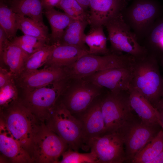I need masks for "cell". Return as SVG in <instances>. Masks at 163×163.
<instances>
[{
	"mask_svg": "<svg viewBox=\"0 0 163 163\" xmlns=\"http://www.w3.org/2000/svg\"><path fill=\"white\" fill-rule=\"evenodd\" d=\"M130 87L136 90L155 107L163 94V77L156 57L148 55L135 59Z\"/></svg>",
	"mask_w": 163,
	"mask_h": 163,
	"instance_id": "obj_1",
	"label": "cell"
},
{
	"mask_svg": "<svg viewBox=\"0 0 163 163\" xmlns=\"http://www.w3.org/2000/svg\"><path fill=\"white\" fill-rule=\"evenodd\" d=\"M6 109L2 120L14 138L29 153L41 123L21 101Z\"/></svg>",
	"mask_w": 163,
	"mask_h": 163,
	"instance_id": "obj_2",
	"label": "cell"
},
{
	"mask_svg": "<svg viewBox=\"0 0 163 163\" xmlns=\"http://www.w3.org/2000/svg\"><path fill=\"white\" fill-rule=\"evenodd\" d=\"M46 122L47 127L57 134L69 149L78 151L83 148L82 122L71 113L62 101L57 102Z\"/></svg>",
	"mask_w": 163,
	"mask_h": 163,
	"instance_id": "obj_3",
	"label": "cell"
},
{
	"mask_svg": "<svg viewBox=\"0 0 163 163\" xmlns=\"http://www.w3.org/2000/svg\"><path fill=\"white\" fill-rule=\"evenodd\" d=\"M68 78L54 82L43 86L24 90L22 103L41 123L48 120L50 113L62 95Z\"/></svg>",
	"mask_w": 163,
	"mask_h": 163,
	"instance_id": "obj_4",
	"label": "cell"
},
{
	"mask_svg": "<svg viewBox=\"0 0 163 163\" xmlns=\"http://www.w3.org/2000/svg\"><path fill=\"white\" fill-rule=\"evenodd\" d=\"M134 60L133 57L128 54L113 53L101 56L88 53L64 67L69 78L77 80L107 69L130 66Z\"/></svg>",
	"mask_w": 163,
	"mask_h": 163,
	"instance_id": "obj_5",
	"label": "cell"
},
{
	"mask_svg": "<svg viewBox=\"0 0 163 163\" xmlns=\"http://www.w3.org/2000/svg\"><path fill=\"white\" fill-rule=\"evenodd\" d=\"M159 124L149 125L134 115L126 121L117 132L120 135L125 147L126 162L132 160L162 129Z\"/></svg>",
	"mask_w": 163,
	"mask_h": 163,
	"instance_id": "obj_6",
	"label": "cell"
},
{
	"mask_svg": "<svg viewBox=\"0 0 163 163\" xmlns=\"http://www.w3.org/2000/svg\"><path fill=\"white\" fill-rule=\"evenodd\" d=\"M101 110L105 124L104 135L117 132L134 115L128 90L116 92L109 91L101 99Z\"/></svg>",
	"mask_w": 163,
	"mask_h": 163,
	"instance_id": "obj_7",
	"label": "cell"
},
{
	"mask_svg": "<svg viewBox=\"0 0 163 163\" xmlns=\"http://www.w3.org/2000/svg\"><path fill=\"white\" fill-rule=\"evenodd\" d=\"M68 148L66 144L57 134L42 123L29 153L33 161L58 163L59 158Z\"/></svg>",
	"mask_w": 163,
	"mask_h": 163,
	"instance_id": "obj_8",
	"label": "cell"
},
{
	"mask_svg": "<svg viewBox=\"0 0 163 163\" xmlns=\"http://www.w3.org/2000/svg\"><path fill=\"white\" fill-rule=\"evenodd\" d=\"M112 49L118 52H123L135 59L148 54L147 50L141 46L119 13L105 25Z\"/></svg>",
	"mask_w": 163,
	"mask_h": 163,
	"instance_id": "obj_9",
	"label": "cell"
},
{
	"mask_svg": "<svg viewBox=\"0 0 163 163\" xmlns=\"http://www.w3.org/2000/svg\"><path fill=\"white\" fill-rule=\"evenodd\" d=\"M70 87L67 85L62 101L71 113L79 117L101 94V88L86 78L76 80Z\"/></svg>",
	"mask_w": 163,
	"mask_h": 163,
	"instance_id": "obj_10",
	"label": "cell"
},
{
	"mask_svg": "<svg viewBox=\"0 0 163 163\" xmlns=\"http://www.w3.org/2000/svg\"><path fill=\"white\" fill-rule=\"evenodd\" d=\"M123 140L115 132L92 139L87 149L95 154L97 163H122L126 162V156Z\"/></svg>",
	"mask_w": 163,
	"mask_h": 163,
	"instance_id": "obj_11",
	"label": "cell"
},
{
	"mask_svg": "<svg viewBox=\"0 0 163 163\" xmlns=\"http://www.w3.org/2000/svg\"><path fill=\"white\" fill-rule=\"evenodd\" d=\"M133 75L132 65L100 71L85 78L100 88H105L116 92L128 90Z\"/></svg>",
	"mask_w": 163,
	"mask_h": 163,
	"instance_id": "obj_12",
	"label": "cell"
},
{
	"mask_svg": "<svg viewBox=\"0 0 163 163\" xmlns=\"http://www.w3.org/2000/svg\"><path fill=\"white\" fill-rule=\"evenodd\" d=\"M69 78L64 67L50 66L42 69L22 72L15 78L24 90H30Z\"/></svg>",
	"mask_w": 163,
	"mask_h": 163,
	"instance_id": "obj_13",
	"label": "cell"
},
{
	"mask_svg": "<svg viewBox=\"0 0 163 163\" xmlns=\"http://www.w3.org/2000/svg\"><path fill=\"white\" fill-rule=\"evenodd\" d=\"M82 124L84 147L92 139L103 135L105 124L101 110V99L96 100L79 117Z\"/></svg>",
	"mask_w": 163,
	"mask_h": 163,
	"instance_id": "obj_14",
	"label": "cell"
},
{
	"mask_svg": "<svg viewBox=\"0 0 163 163\" xmlns=\"http://www.w3.org/2000/svg\"><path fill=\"white\" fill-rule=\"evenodd\" d=\"M126 0H90L88 24L91 28L105 26L124 6Z\"/></svg>",
	"mask_w": 163,
	"mask_h": 163,
	"instance_id": "obj_15",
	"label": "cell"
},
{
	"mask_svg": "<svg viewBox=\"0 0 163 163\" xmlns=\"http://www.w3.org/2000/svg\"><path fill=\"white\" fill-rule=\"evenodd\" d=\"M0 150L13 162L33 161L29 153L14 138L2 119L0 123Z\"/></svg>",
	"mask_w": 163,
	"mask_h": 163,
	"instance_id": "obj_16",
	"label": "cell"
},
{
	"mask_svg": "<svg viewBox=\"0 0 163 163\" xmlns=\"http://www.w3.org/2000/svg\"><path fill=\"white\" fill-rule=\"evenodd\" d=\"M128 91L130 106L141 120L149 125L159 124L158 112L152 104L133 88L130 87Z\"/></svg>",
	"mask_w": 163,
	"mask_h": 163,
	"instance_id": "obj_17",
	"label": "cell"
},
{
	"mask_svg": "<svg viewBox=\"0 0 163 163\" xmlns=\"http://www.w3.org/2000/svg\"><path fill=\"white\" fill-rule=\"evenodd\" d=\"M88 53H89L88 51L78 47L57 45L45 64V67H66L74 63L81 57Z\"/></svg>",
	"mask_w": 163,
	"mask_h": 163,
	"instance_id": "obj_18",
	"label": "cell"
},
{
	"mask_svg": "<svg viewBox=\"0 0 163 163\" xmlns=\"http://www.w3.org/2000/svg\"><path fill=\"white\" fill-rule=\"evenodd\" d=\"M29 56L19 46L10 41L0 55V58L9 68L15 79L22 72Z\"/></svg>",
	"mask_w": 163,
	"mask_h": 163,
	"instance_id": "obj_19",
	"label": "cell"
},
{
	"mask_svg": "<svg viewBox=\"0 0 163 163\" xmlns=\"http://www.w3.org/2000/svg\"><path fill=\"white\" fill-rule=\"evenodd\" d=\"M10 8L15 14L27 16L40 25L47 27L43 21V0H12Z\"/></svg>",
	"mask_w": 163,
	"mask_h": 163,
	"instance_id": "obj_20",
	"label": "cell"
},
{
	"mask_svg": "<svg viewBox=\"0 0 163 163\" xmlns=\"http://www.w3.org/2000/svg\"><path fill=\"white\" fill-rule=\"evenodd\" d=\"M157 9V5L152 0H136L130 8V18L137 27H142L153 18Z\"/></svg>",
	"mask_w": 163,
	"mask_h": 163,
	"instance_id": "obj_21",
	"label": "cell"
},
{
	"mask_svg": "<svg viewBox=\"0 0 163 163\" xmlns=\"http://www.w3.org/2000/svg\"><path fill=\"white\" fill-rule=\"evenodd\" d=\"M50 25L52 44L58 45L64 30L73 20L64 12L54 8L44 9L43 12Z\"/></svg>",
	"mask_w": 163,
	"mask_h": 163,
	"instance_id": "obj_22",
	"label": "cell"
},
{
	"mask_svg": "<svg viewBox=\"0 0 163 163\" xmlns=\"http://www.w3.org/2000/svg\"><path fill=\"white\" fill-rule=\"evenodd\" d=\"M88 24L87 21L73 20L64 30L58 45L75 46L89 52L84 40V31Z\"/></svg>",
	"mask_w": 163,
	"mask_h": 163,
	"instance_id": "obj_23",
	"label": "cell"
},
{
	"mask_svg": "<svg viewBox=\"0 0 163 163\" xmlns=\"http://www.w3.org/2000/svg\"><path fill=\"white\" fill-rule=\"evenodd\" d=\"M18 30L24 35L31 36L38 39L47 44H50V35L48 27H42L29 18L15 14Z\"/></svg>",
	"mask_w": 163,
	"mask_h": 163,
	"instance_id": "obj_24",
	"label": "cell"
},
{
	"mask_svg": "<svg viewBox=\"0 0 163 163\" xmlns=\"http://www.w3.org/2000/svg\"><path fill=\"white\" fill-rule=\"evenodd\" d=\"M163 150V128L135 156L131 163H148Z\"/></svg>",
	"mask_w": 163,
	"mask_h": 163,
	"instance_id": "obj_25",
	"label": "cell"
},
{
	"mask_svg": "<svg viewBox=\"0 0 163 163\" xmlns=\"http://www.w3.org/2000/svg\"><path fill=\"white\" fill-rule=\"evenodd\" d=\"M84 40L88 47L89 54L106 55L109 54L102 26L92 28L88 34H85Z\"/></svg>",
	"mask_w": 163,
	"mask_h": 163,
	"instance_id": "obj_26",
	"label": "cell"
},
{
	"mask_svg": "<svg viewBox=\"0 0 163 163\" xmlns=\"http://www.w3.org/2000/svg\"><path fill=\"white\" fill-rule=\"evenodd\" d=\"M56 45H46L30 55L26 60L22 72L35 71L45 65Z\"/></svg>",
	"mask_w": 163,
	"mask_h": 163,
	"instance_id": "obj_27",
	"label": "cell"
},
{
	"mask_svg": "<svg viewBox=\"0 0 163 163\" xmlns=\"http://www.w3.org/2000/svg\"><path fill=\"white\" fill-rule=\"evenodd\" d=\"M0 26L4 30L11 41L16 36L18 30L15 13L2 2L0 4Z\"/></svg>",
	"mask_w": 163,
	"mask_h": 163,
	"instance_id": "obj_28",
	"label": "cell"
},
{
	"mask_svg": "<svg viewBox=\"0 0 163 163\" xmlns=\"http://www.w3.org/2000/svg\"><path fill=\"white\" fill-rule=\"evenodd\" d=\"M57 7L62 10L73 20L88 22V14L76 0H62Z\"/></svg>",
	"mask_w": 163,
	"mask_h": 163,
	"instance_id": "obj_29",
	"label": "cell"
},
{
	"mask_svg": "<svg viewBox=\"0 0 163 163\" xmlns=\"http://www.w3.org/2000/svg\"><path fill=\"white\" fill-rule=\"evenodd\" d=\"M14 79L12 78L0 88L1 109L7 108L18 101V92Z\"/></svg>",
	"mask_w": 163,
	"mask_h": 163,
	"instance_id": "obj_30",
	"label": "cell"
},
{
	"mask_svg": "<svg viewBox=\"0 0 163 163\" xmlns=\"http://www.w3.org/2000/svg\"><path fill=\"white\" fill-rule=\"evenodd\" d=\"M11 41L19 46L29 56L47 45L36 37L26 35L16 36Z\"/></svg>",
	"mask_w": 163,
	"mask_h": 163,
	"instance_id": "obj_31",
	"label": "cell"
},
{
	"mask_svg": "<svg viewBox=\"0 0 163 163\" xmlns=\"http://www.w3.org/2000/svg\"><path fill=\"white\" fill-rule=\"evenodd\" d=\"M61 163H97L95 154L91 151L88 153H80L71 149L66 150L62 154Z\"/></svg>",
	"mask_w": 163,
	"mask_h": 163,
	"instance_id": "obj_32",
	"label": "cell"
},
{
	"mask_svg": "<svg viewBox=\"0 0 163 163\" xmlns=\"http://www.w3.org/2000/svg\"><path fill=\"white\" fill-rule=\"evenodd\" d=\"M163 38V22L158 25L153 30L151 34V40L153 44L156 46Z\"/></svg>",
	"mask_w": 163,
	"mask_h": 163,
	"instance_id": "obj_33",
	"label": "cell"
},
{
	"mask_svg": "<svg viewBox=\"0 0 163 163\" xmlns=\"http://www.w3.org/2000/svg\"><path fill=\"white\" fill-rule=\"evenodd\" d=\"M14 76L9 71L2 67L0 68V88L4 86Z\"/></svg>",
	"mask_w": 163,
	"mask_h": 163,
	"instance_id": "obj_34",
	"label": "cell"
},
{
	"mask_svg": "<svg viewBox=\"0 0 163 163\" xmlns=\"http://www.w3.org/2000/svg\"><path fill=\"white\" fill-rule=\"evenodd\" d=\"M7 36L3 29L0 26V55L2 54L4 49L10 42Z\"/></svg>",
	"mask_w": 163,
	"mask_h": 163,
	"instance_id": "obj_35",
	"label": "cell"
},
{
	"mask_svg": "<svg viewBox=\"0 0 163 163\" xmlns=\"http://www.w3.org/2000/svg\"><path fill=\"white\" fill-rule=\"evenodd\" d=\"M155 107L158 113L159 123L163 128V94Z\"/></svg>",
	"mask_w": 163,
	"mask_h": 163,
	"instance_id": "obj_36",
	"label": "cell"
},
{
	"mask_svg": "<svg viewBox=\"0 0 163 163\" xmlns=\"http://www.w3.org/2000/svg\"><path fill=\"white\" fill-rule=\"evenodd\" d=\"M62 0H43V9L57 7Z\"/></svg>",
	"mask_w": 163,
	"mask_h": 163,
	"instance_id": "obj_37",
	"label": "cell"
},
{
	"mask_svg": "<svg viewBox=\"0 0 163 163\" xmlns=\"http://www.w3.org/2000/svg\"><path fill=\"white\" fill-rule=\"evenodd\" d=\"M148 163H163V150Z\"/></svg>",
	"mask_w": 163,
	"mask_h": 163,
	"instance_id": "obj_38",
	"label": "cell"
},
{
	"mask_svg": "<svg viewBox=\"0 0 163 163\" xmlns=\"http://www.w3.org/2000/svg\"><path fill=\"white\" fill-rule=\"evenodd\" d=\"M76 1L85 11L89 7L90 0H76Z\"/></svg>",
	"mask_w": 163,
	"mask_h": 163,
	"instance_id": "obj_39",
	"label": "cell"
},
{
	"mask_svg": "<svg viewBox=\"0 0 163 163\" xmlns=\"http://www.w3.org/2000/svg\"><path fill=\"white\" fill-rule=\"evenodd\" d=\"M161 63H162V66H163V59H162V60H161Z\"/></svg>",
	"mask_w": 163,
	"mask_h": 163,
	"instance_id": "obj_40",
	"label": "cell"
}]
</instances>
